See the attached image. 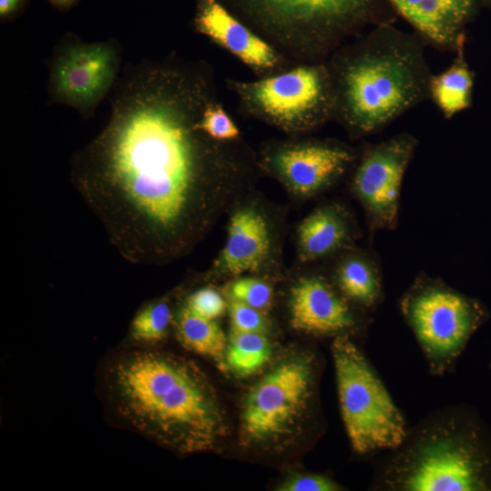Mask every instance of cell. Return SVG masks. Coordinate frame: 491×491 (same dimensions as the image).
Listing matches in <instances>:
<instances>
[{
  "mask_svg": "<svg viewBox=\"0 0 491 491\" xmlns=\"http://www.w3.org/2000/svg\"><path fill=\"white\" fill-rule=\"evenodd\" d=\"M206 91L178 67L138 69L75 158L77 190L128 261L185 256L245 190L240 158L200 127Z\"/></svg>",
  "mask_w": 491,
  "mask_h": 491,
  "instance_id": "1",
  "label": "cell"
},
{
  "mask_svg": "<svg viewBox=\"0 0 491 491\" xmlns=\"http://www.w3.org/2000/svg\"><path fill=\"white\" fill-rule=\"evenodd\" d=\"M105 385L121 419L172 450L210 451L226 433L215 390L188 359L155 350L129 352L111 363Z\"/></svg>",
  "mask_w": 491,
  "mask_h": 491,
  "instance_id": "2",
  "label": "cell"
},
{
  "mask_svg": "<svg viewBox=\"0 0 491 491\" xmlns=\"http://www.w3.org/2000/svg\"><path fill=\"white\" fill-rule=\"evenodd\" d=\"M376 491H491V429L466 404L436 409L375 456Z\"/></svg>",
  "mask_w": 491,
  "mask_h": 491,
  "instance_id": "3",
  "label": "cell"
},
{
  "mask_svg": "<svg viewBox=\"0 0 491 491\" xmlns=\"http://www.w3.org/2000/svg\"><path fill=\"white\" fill-rule=\"evenodd\" d=\"M330 348L340 414L352 450L368 457L398 446L410 426L361 345L338 336Z\"/></svg>",
  "mask_w": 491,
  "mask_h": 491,
  "instance_id": "4",
  "label": "cell"
},
{
  "mask_svg": "<svg viewBox=\"0 0 491 491\" xmlns=\"http://www.w3.org/2000/svg\"><path fill=\"white\" fill-rule=\"evenodd\" d=\"M428 372L451 374L474 334L491 317L486 306L440 278L418 274L399 299Z\"/></svg>",
  "mask_w": 491,
  "mask_h": 491,
  "instance_id": "5",
  "label": "cell"
},
{
  "mask_svg": "<svg viewBox=\"0 0 491 491\" xmlns=\"http://www.w3.org/2000/svg\"><path fill=\"white\" fill-rule=\"evenodd\" d=\"M320 367L306 352L280 361L256 383L240 413L242 444L275 446L299 431L313 415Z\"/></svg>",
  "mask_w": 491,
  "mask_h": 491,
  "instance_id": "6",
  "label": "cell"
},
{
  "mask_svg": "<svg viewBox=\"0 0 491 491\" xmlns=\"http://www.w3.org/2000/svg\"><path fill=\"white\" fill-rule=\"evenodd\" d=\"M413 81L403 61L372 56L351 65L344 77L348 117L361 132H370L392 119L410 102Z\"/></svg>",
  "mask_w": 491,
  "mask_h": 491,
  "instance_id": "7",
  "label": "cell"
},
{
  "mask_svg": "<svg viewBox=\"0 0 491 491\" xmlns=\"http://www.w3.org/2000/svg\"><path fill=\"white\" fill-rule=\"evenodd\" d=\"M280 231L272 212L257 199L234 204L224 247L210 274L238 277L244 274L270 273L278 267Z\"/></svg>",
  "mask_w": 491,
  "mask_h": 491,
  "instance_id": "8",
  "label": "cell"
},
{
  "mask_svg": "<svg viewBox=\"0 0 491 491\" xmlns=\"http://www.w3.org/2000/svg\"><path fill=\"white\" fill-rule=\"evenodd\" d=\"M413 151L411 139H392L369 149L356 167L351 188L372 232L397 225L402 182Z\"/></svg>",
  "mask_w": 491,
  "mask_h": 491,
  "instance_id": "9",
  "label": "cell"
},
{
  "mask_svg": "<svg viewBox=\"0 0 491 491\" xmlns=\"http://www.w3.org/2000/svg\"><path fill=\"white\" fill-rule=\"evenodd\" d=\"M245 101L266 119L287 130L312 125L325 101V79L319 69L300 66L278 75L246 83Z\"/></svg>",
  "mask_w": 491,
  "mask_h": 491,
  "instance_id": "10",
  "label": "cell"
},
{
  "mask_svg": "<svg viewBox=\"0 0 491 491\" xmlns=\"http://www.w3.org/2000/svg\"><path fill=\"white\" fill-rule=\"evenodd\" d=\"M288 307L291 326L316 336H348L356 341L371 321L369 314L354 306L330 278L319 274L297 278L290 288Z\"/></svg>",
  "mask_w": 491,
  "mask_h": 491,
  "instance_id": "11",
  "label": "cell"
},
{
  "mask_svg": "<svg viewBox=\"0 0 491 491\" xmlns=\"http://www.w3.org/2000/svg\"><path fill=\"white\" fill-rule=\"evenodd\" d=\"M352 161L351 152L341 145L304 142L276 148L269 155L267 165L290 193L309 198L333 185Z\"/></svg>",
  "mask_w": 491,
  "mask_h": 491,
  "instance_id": "12",
  "label": "cell"
},
{
  "mask_svg": "<svg viewBox=\"0 0 491 491\" xmlns=\"http://www.w3.org/2000/svg\"><path fill=\"white\" fill-rule=\"evenodd\" d=\"M116 65L115 50L106 43L68 47L55 63V92L69 105H91L113 84Z\"/></svg>",
  "mask_w": 491,
  "mask_h": 491,
  "instance_id": "13",
  "label": "cell"
},
{
  "mask_svg": "<svg viewBox=\"0 0 491 491\" xmlns=\"http://www.w3.org/2000/svg\"><path fill=\"white\" fill-rule=\"evenodd\" d=\"M269 27L297 35L320 25L338 22L354 15L366 0H242Z\"/></svg>",
  "mask_w": 491,
  "mask_h": 491,
  "instance_id": "14",
  "label": "cell"
},
{
  "mask_svg": "<svg viewBox=\"0 0 491 491\" xmlns=\"http://www.w3.org/2000/svg\"><path fill=\"white\" fill-rule=\"evenodd\" d=\"M198 30L256 69H269L277 57L271 46L231 15L216 0H198Z\"/></svg>",
  "mask_w": 491,
  "mask_h": 491,
  "instance_id": "15",
  "label": "cell"
},
{
  "mask_svg": "<svg viewBox=\"0 0 491 491\" xmlns=\"http://www.w3.org/2000/svg\"><path fill=\"white\" fill-rule=\"evenodd\" d=\"M357 235L355 221L339 203L316 207L299 224L296 233L300 261L312 262L353 247Z\"/></svg>",
  "mask_w": 491,
  "mask_h": 491,
  "instance_id": "16",
  "label": "cell"
},
{
  "mask_svg": "<svg viewBox=\"0 0 491 491\" xmlns=\"http://www.w3.org/2000/svg\"><path fill=\"white\" fill-rule=\"evenodd\" d=\"M330 279L348 302L366 314L376 311L385 300L382 272L369 252L353 247L344 251Z\"/></svg>",
  "mask_w": 491,
  "mask_h": 491,
  "instance_id": "17",
  "label": "cell"
},
{
  "mask_svg": "<svg viewBox=\"0 0 491 491\" xmlns=\"http://www.w3.org/2000/svg\"><path fill=\"white\" fill-rule=\"evenodd\" d=\"M174 322L177 339L183 346L211 358L221 369H226L228 341L215 320L202 317L184 305L175 314Z\"/></svg>",
  "mask_w": 491,
  "mask_h": 491,
  "instance_id": "18",
  "label": "cell"
},
{
  "mask_svg": "<svg viewBox=\"0 0 491 491\" xmlns=\"http://www.w3.org/2000/svg\"><path fill=\"white\" fill-rule=\"evenodd\" d=\"M469 0H419L406 15L420 31L436 42L450 39Z\"/></svg>",
  "mask_w": 491,
  "mask_h": 491,
  "instance_id": "19",
  "label": "cell"
},
{
  "mask_svg": "<svg viewBox=\"0 0 491 491\" xmlns=\"http://www.w3.org/2000/svg\"><path fill=\"white\" fill-rule=\"evenodd\" d=\"M271 353V343L266 334L231 330L225 365L239 376H252L268 363Z\"/></svg>",
  "mask_w": 491,
  "mask_h": 491,
  "instance_id": "20",
  "label": "cell"
},
{
  "mask_svg": "<svg viewBox=\"0 0 491 491\" xmlns=\"http://www.w3.org/2000/svg\"><path fill=\"white\" fill-rule=\"evenodd\" d=\"M471 87L469 71L464 64L456 63L433 80L432 93L441 110L451 116L467 106Z\"/></svg>",
  "mask_w": 491,
  "mask_h": 491,
  "instance_id": "21",
  "label": "cell"
},
{
  "mask_svg": "<svg viewBox=\"0 0 491 491\" xmlns=\"http://www.w3.org/2000/svg\"><path fill=\"white\" fill-rule=\"evenodd\" d=\"M174 317L166 300L153 301L135 314L131 323L130 336L135 342L156 344L166 337Z\"/></svg>",
  "mask_w": 491,
  "mask_h": 491,
  "instance_id": "22",
  "label": "cell"
},
{
  "mask_svg": "<svg viewBox=\"0 0 491 491\" xmlns=\"http://www.w3.org/2000/svg\"><path fill=\"white\" fill-rule=\"evenodd\" d=\"M230 299H234L260 311L270 307L273 300L271 286L259 277L238 276L228 286Z\"/></svg>",
  "mask_w": 491,
  "mask_h": 491,
  "instance_id": "23",
  "label": "cell"
},
{
  "mask_svg": "<svg viewBox=\"0 0 491 491\" xmlns=\"http://www.w3.org/2000/svg\"><path fill=\"white\" fill-rule=\"evenodd\" d=\"M200 127L210 138L219 142H230L239 135V130L219 105L210 102L205 108Z\"/></svg>",
  "mask_w": 491,
  "mask_h": 491,
  "instance_id": "24",
  "label": "cell"
},
{
  "mask_svg": "<svg viewBox=\"0 0 491 491\" xmlns=\"http://www.w3.org/2000/svg\"><path fill=\"white\" fill-rule=\"evenodd\" d=\"M185 305L195 314L215 320L225 311L226 303L222 295L215 288L203 287L192 293Z\"/></svg>",
  "mask_w": 491,
  "mask_h": 491,
  "instance_id": "25",
  "label": "cell"
},
{
  "mask_svg": "<svg viewBox=\"0 0 491 491\" xmlns=\"http://www.w3.org/2000/svg\"><path fill=\"white\" fill-rule=\"evenodd\" d=\"M228 309L231 330L266 334L267 324L262 311L234 299H230Z\"/></svg>",
  "mask_w": 491,
  "mask_h": 491,
  "instance_id": "26",
  "label": "cell"
},
{
  "mask_svg": "<svg viewBox=\"0 0 491 491\" xmlns=\"http://www.w3.org/2000/svg\"><path fill=\"white\" fill-rule=\"evenodd\" d=\"M344 488L335 480L325 475H298L284 482L278 488L281 491H338Z\"/></svg>",
  "mask_w": 491,
  "mask_h": 491,
  "instance_id": "27",
  "label": "cell"
},
{
  "mask_svg": "<svg viewBox=\"0 0 491 491\" xmlns=\"http://www.w3.org/2000/svg\"><path fill=\"white\" fill-rule=\"evenodd\" d=\"M26 0H0V16L2 19L10 17L18 12Z\"/></svg>",
  "mask_w": 491,
  "mask_h": 491,
  "instance_id": "28",
  "label": "cell"
},
{
  "mask_svg": "<svg viewBox=\"0 0 491 491\" xmlns=\"http://www.w3.org/2000/svg\"><path fill=\"white\" fill-rule=\"evenodd\" d=\"M51 4L58 7H69L75 5L78 0H48Z\"/></svg>",
  "mask_w": 491,
  "mask_h": 491,
  "instance_id": "29",
  "label": "cell"
},
{
  "mask_svg": "<svg viewBox=\"0 0 491 491\" xmlns=\"http://www.w3.org/2000/svg\"><path fill=\"white\" fill-rule=\"evenodd\" d=\"M490 370H491V364H490Z\"/></svg>",
  "mask_w": 491,
  "mask_h": 491,
  "instance_id": "30",
  "label": "cell"
}]
</instances>
